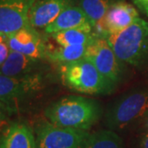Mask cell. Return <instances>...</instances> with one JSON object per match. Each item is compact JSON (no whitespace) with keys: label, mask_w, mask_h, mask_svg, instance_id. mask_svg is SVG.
<instances>
[{"label":"cell","mask_w":148,"mask_h":148,"mask_svg":"<svg viewBox=\"0 0 148 148\" xmlns=\"http://www.w3.org/2000/svg\"><path fill=\"white\" fill-rule=\"evenodd\" d=\"M45 114L56 126L87 131L99 120L102 110L93 99L66 96L48 106Z\"/></svg>","instance_id":"1"},{"label":"cell","mask_w":148,"mask_h":148,"mask_svg":"<svg viewBox=\"0 0 148 148\" xmlns=\"http://www.w3.org/2000/svg\"><path fill=\"white\" fill-rule=\"evenodd\" d=\"M123 64L142 69L148 64V21L139 17L122 32L106 37Z\"/></svg>","instance_id":"2"},{"label":"cell","mask_w":148,"mask_h":148,"mask_svg":"<svg viewBox=\"0 0 148 148\" xmlns=\"http://www.w3.org/2000/svg\"><path fill=\"white\" fill-rule=\"evenodd\" d=\"M59 72L64 83L69 88L83 94H108L115 86L86 58L59 65Z\"/></svg>","instance_id":"3"},{"label":"cell","mask_w":148,"mask_h":148,"mask_svg":"<svg viewBox=\"0 0 148 148\" xmlns=\"http://www.w3.org/2000/svg\"><path fill=\"white\" fill-rule=\"evenodd\" d=\"M148 112V88L135 89L118 98L106 113V123L111 130H122L143 119Z\"/></svg>","instance_id":"4"},{"label":"cell","mask_w":148,"mask_h":148,"mask_svg":"<svg viewBox=\"0 0 148 148\" xmlns=\"http://www.w3.org/2000/svg\"><path fill=\"white\" fill-rule=\"evenodd\" d=\"M84 58L90 60L106 78L114 85L121 80L123 63L104 37H97L88 45Z\"/></svg>","instance_id":"5"},{"label":"cell","mask_w":148,"mask_h":148,"mask_svg":"<svg viewBox=\"0 0 148 148\" xmlns=\"http://www.w3.org/2000/svg\"><path fill=\"white\" fill-rule=\"evenodd\" d=\"M43 74L36 72L20 77L0 75L1 105L20 101L38 92L44 86Z\"/></svg>","instance_id":"6"},{"label":"cell","mask_w":148,"mask_h":148,"mask_svg":"<svg viewBox=\"0 0 148 148\" xmlns=\"http://www.w3.org/2000/svg\"><path fill=\"white\" fill-rule=\"evenodd\" d=\"M89 132L84 130L42 124L36 131V148H82Z\"/></svg>","instance_id":"7"},{"label":"cell","mask_w":148,"mask_h":148,"mask_svg":"<svg viewBox=\"0 0 148 148\" xmlns=\"http://www.w3.org/2000/svg\"><path fill=\"white\" fill-rule=\"evenodd\" d=\"M139 17L138 10L132 4L124 0H117L110 7L94 31L98 36L106 38L122 32Z\"/></svg>","instance_id":"8"},{"label":"cell","mask_w":148,"mask_h":148,"mask_svg":"<svg viewBox=\"0 0 148 148\" xmlns=\"http://www.w3.org/2000/svg\"><path fill=\"white\" fill-rule=\"evenodd\" d=\"M36 1L0 0V36H8L29 25V12Z\"/></svg>","instance_id":"9"},{"label":"cell","mask_w":148,"mask_h":148,"mask_svg":"<svg viewBox=\"0 0 148 148\" xmlns=\"http://www.w3.org/2000/svg\"><path fill=\"white\" fill-rule=\"evenodd\" d=\"M4 38L12 50L40 60L45 58V40L31 25H27Z\"/></svg>","instance_id":"10"},{"label":"cell","mask_w":148,"mask_h":148,"mask_svg":"<svg viewBox=\"0 0 148 148\" xmlns=\"http://www.w3.org/2000/svg\"><path fill=\"white\" fill-rule=\"evenodd\" d=\"M71 4L73 0H36L29 12L28 23L36 29H45Z\"/></svg>","instance_id":"11"},{"label":"cell","mask_w":148,"mask_h":148,"mask_svg":"<svg viewBox=\"0 0 148 148\" xmlns=\"http://www.w3.org/2000/svg\"><path fill=\"white\" fill-rule=\"evenodd\" d=\"M86 27H92L89 18L79 6L71 4L64 8L44 31L47 35H52L63 31Z\"/></svg>","instance_id":"12"},{"label":"cell","mask_w":148,"mask_h":148,"mask_svg":"<svg viewBox=\"0 0 148 148\" xmlns=\"http://www.w3.org/2000/svg\"><path fill=\"white\" fill-rule=\"evenodd\" d=\"M40 59L11 49L8 58L1 65V75L6 77H20L36 73Z\"/></svg>","instance_id":"13"},{"label":"cell","mask_w":148,"mask_h":148,"mask_svg":"<svg viewBox=\"0 0 148 148\" xmlns=\"http://www.w3.org/2000/svg\"><path fill=\"white\" fill-rule=\"evenodd\" d=\"M0 148H36V140L29 127L15 123L2 138Z\"/></svg>","instance_id":"14"},{"label":"cell","mask_w":148,"mask_h":148,"mask_svg":"<svg viewBox=\"0 0 148 148\" xmlns=\"http://www.w3.org/2000/svg\"><path fill=\"white\" fill-rule=\"evenodd\" d=\"M54 43L59 45L88 46L99 37L92 27H80L48 35Z\"/></svg>","instance_id":"15"},{"label":"cell","mask_w":148,"mask_h":148,"mask_svg":"<svg viewBox=\"0 0 148 148\" xmlns=\"http://www.w3.org/2000/svg\"><path fill=\"white\" fill-rule=\"evenodd\" d=\"M46 43L45 58L58 64H65L84 58L87 46L84 45H59Z\"/></svg>","instance_id":"16"},{"label":"cell","mask_w":148,"mask_h":148,"mask_svg":"<svg viewBox=\"0 0 148 148\" xmlns=\"http://www.w3.org/2000/svg\"><path fill=\"white\" fill-rule=\"evenodd\" d=\"M82 148H124L123 142L114 130H101L89 133Z\"/></svg>","instance_id":"17"},{"label":"cell","mask_w":148,"mask_h":148,"mask_svg":"<svg viewBox=\"0 0 148 148\" xmlns=\"http://www.w3.org/2000/svg\"><path fill=\"white\" fill-rule=\"evenodd\" d=\"M117 0H77V5L89 18L93 29L103 19L108 9Z\"/></svg>","instance_id":"18"},{"label":"cell","mask_w":148,"mask_h":148,"mask_svg":"<svg viewBox=\"0 0 148 148\" xmlns=\"http://www.w3.org/2000/svg\"><path fill=\"white\" fill-rule=\"evenodd\" d=\"M11 49L4 37H0V65L3 64L8 58Z\"/></svg>","instance_id":"19"},{"label":"cell","mask_w":148,"mask_h":148,"mask_svg":"<svg viewBox=\"0 0 148 148\" xmlns=\"http://www.w3.org/2000/svg\"><path fill=\"white\" fill-rule=\"evenodd\" d=\"M132 2L143 13L148 16V0H132Z\"/></svg>","instance_id":"20"},{"label":"cell","mask_w":148,"mask_h":148,"mask_svg":"<svg viewBox=\"0 0 148 148\" xmlns=\"http://www.w3.org/2000/svg\"><path fill=\"white\" fill-rule=\"evenodd\" d=\"M141 148H148V132H147L142 138Z\"/></svg>","instance_id":"21"},{"label":"cell","mask_w":148,"mask_h":148,"mask_svg":"<svg viewBox=\"0 0 148 148\" xmlns=\"http://www.w3.org/2000/svg\"><path fill=\"white\" fill-rule=\"evenodd\" d=\"M143 124H144V127H145L147 132H148V112L146 114V115L143 119Z\"/></svg>","instance_id":"22"}]
</instances>
